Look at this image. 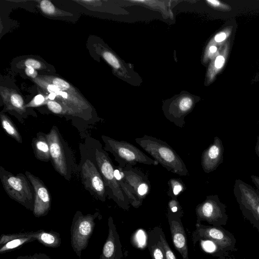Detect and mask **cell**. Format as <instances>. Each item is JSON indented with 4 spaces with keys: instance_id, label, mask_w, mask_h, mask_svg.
Here are the masks:
<instances>
[{
    "instance_id": "836d02e7",
    "label": "cell",
    "mask_w": 259,
    "mask_h": 259,
    "mask_svg": "<svg viewBox=\"0 0 259 259\" xmlns=\"http://www.w3.org/2000/svg\"><path fill=\"white\" fill-rule=\"evenodd\" d=\"M48 256L44 254H35L32 256H19L18 259H46Z\"/></svg>"
},
{
    "instance_id": "f546056e",
    "label": "cell",
    "mask_w": 259,
    "mask_h": 259,
    "mask_svg": "<svg viewBox=\"0 0 259 259\" xmlns=\"http://www.w3.org/2000/svg\"><path fill=\"white\" fill-rule=\"evenodd\" d=\"M160 237L161 243L163 245V248L165 252L166 259H177L173 252L169 248L165 238L162 235H161Z\"/></svg>"
},
{
    "instance_id": "5bb4252c",
    "label": "cell",
    "mask_w": 259,
    "mask_h": 259,
    "mask_svg": "<svg viewBox=\"0 0 259 259\" xmlns=\"http://www.w3.org/2000/svg\"><path fill=\"white\" fill-rule=\"evenodd\" d=\"M34 232L2 234L0 238V253L11 251L23 244L35 240Z\"/></svg>"
},
{
    "instance_id": "7bdbcfd3",
    "label": "cell",
    "mask_w": 259,
    "mask_h": 259,
    "mask_svg": "<svg viewBox=\"0 0 259 259\" xmlns=\"http://www.w3.org/2000/svg\"><path fill=\"white\" fill-rule=\"evenodd\" d=\"M228 259H235V258H229Z\"/></svg>"
},
{
    "instance_id": "e0dca14e",
    "label": "cell",
    "mask_w": 259,
    "mask_h": 259,
    "mask_svg": "<svg viewBox=\"0 0 259 259\" xmlns=\"http://www.w3.org/2000/svg\"><path fill=\"white\" fill-rule=\"evenodd\" d=\"M32 146L35 156L38 159L44 161L51 160L50 146L46 134L38 133L32 140Z\"/></svg>"
},
{
    "instance_id": "44dd1931",
    "label": "cell",
    "mask_w": 259,
    "mask_h": 259,
    "mask_svg": "<svg viewBox=\"0 0 259 259\" xmlns=\"http://www.w3.org/2000/svg\"><path fill=\"white\" fill-rule=\"evenodd\" d=\"M40 77L56 85L61 91L66 92L79 98H82L81 95L78 93L77 91L72 85L61 78L48 76H40Z\"/></svg>"
},
{
    "instance_id": "277c9868",
    "label": "cell",
    "mask_w": 259,
    "mask_h": 259,
    "mask_svg": "<svg viewBox=\"0 0 259 259\" xmlns=\"http://www.w3.org/2000/svg\"><path fill=\"white\" fill-rule=\"evenodd\" d=\"M0 178L9 196L32 210L34 196L26 178L21 174L14 176L2 166L0 167Z\"/></svg>"
},
{
    "instance_id": "4316f807",
    "label": "cell",
    "mask_w": 259,
    "mask_h": 259,
    "mask_svg": "<svg viewBox=\"0 0 259 259\" xmlns=\"http://www.w3.org/2000/svg\"><path fill=\"white\" fill-rule=\"evenodd\" d=\"M104 59L113 68L118 69L120 67V63L117 58L109 52H104L103 53Z\"/></svg>"
},
{
    "instance_id": "ba28073f",
    "label": "cell",
    "mask_w": 259,
    "mask_h": 259,
    "mask_svg": "<svg viewBox=\"0 0 259 259\" xmlns=\"http://www.w3.org/2000/svg\"><path fill=\"white\" fill-rule=\"evenodd\" d=\"M46 136L50 146L51 160L55 169L61 175L68 179L69 167L67 153L57 127L53 126Z\"/></svg>"
},
{
    "instance_id": "d590c367",
    "label": "cell",
    "mask_w": 259,
    "mask_h": 259,
    "mask_svg": "<svg viewBox=\"0 0 259 259\" xmlns=\"http://www.w3.org/2000/svg\"><path fill=\"white\" fill-rule=\"evenodd\" d=\"M25 71L27 76L32 77L33 79H35L37 77V72L35 69L26 68Z\"/></svg>"
},
{
    "instance_id": "3957f363",
    "label": "cell",
    "mask_w": 259,
    "mask_h": 259,
    "mask_svg": "<svg viewBox=\"0 0 259 259\" xmlns=\"http://www.w3.org/2000/svg\"><path fill=\"white\" fill-rule=\"evenodd\" d=\"M233 193L243 215L259 231V191L240 179H236Z\"/></svg>"
},
{
    "instance_id": "7c38bea8",
    "label": "cell",
    "mask_w": 259,
    "mask_h": 259,
    "mask_svg": "<svg viewBox=\"0 0 259 259\" xmlns=\"http://www.w3.org/2000/svg\"><path fill=\"white\" fill-rule=\"evenodd\" d=\"M199 233L201 237L213 242L222 251L235 250V237L221 227L204 226L199 229Z\"/></svg>"
},
{
    "instance_id": "ffe728a7",
    "label": "cell",
    "mask_w": 259,
    "mask_h": 259,
    "mask_svg": "<svg viewBox=\"0 0 259 259\" xmlns=\"http://www.w3.org/2000/svg\"><path fill=\"white\" fill-rule=\"evenodd\" d=\"M34 236L36 240L47 247H58L61 243L59 234L55 232L38 230L34 232Z\"/></svg>"
},
{
    "instance_id": "ab89813d",
    "label": "cell",
    "mask_w": 259,
    "mask_h": 259,
    "mask_svg": "<svg viewBox=\"0 0 259 259\" xmlns=\"http://www.w3.org/2000/svg\"><path fill=\"white\" fill-rule=\"evenodd\" d=\"M207 2L215 7L219 6L220 5V2L218 1H207Z\"/></svg>"
},
{
    "instance_id": "603a6c76",
    "label": "cell",
    "mask_w": 259,
    "mask_h": 259,
    "mask_svg": "<svg viewBox=\"0 0 259 259\" xmlns=\"http://www.w3.org/2000/svg\"><path fill=\"white\" fill-rule=\"evenodd\" d=\"M1 121L2 127L8 135L19 143H22L21 135L10 119L6 115L1 114Z\"/></svg>"
},
{
    "instance_id": "6da1fadb",
    "label": "cell",
    "mask_w": 259,
    "mask_h": 259,
    "mask_svg": "<svg viewBox=\"0 0 259 259\" xmlns=\"http://www.w3.org/2000/svg\"><path fill=\"white\" fill-rule=\"evenodd\" d=\"M135 141L167 170L181 176H186L189 174L188 170L180 156L165 141L146 135L136 138Z\"/></svg>"
},
{
    "instance_id": "f1b7e54d",
    "label": "cell",
    "mask_w": 259,
    "mask_h": 259,
    "mask_svg": "<svg viewBox=\"0 0 259 259\" xmlns=\"http://www.w3.org/2000/svg\"><path fill=\"white\" fill-rule=\"evenodd\" d=\"M151 254L153 259H166L163 248L161 247L157 244L152 246Z\"/></svg>"
},
{
    "instance_id": "b9f144b4",
    "label": "cell",
    "mask_w": 259,
    "mask_h": 259,
    "mask_svg": "<svg viewBox=\"0 0 259 259\" xmlns=\"http://www.w3.org/2000/svg\"><path fill=\"white\" fill-rule=\"evenodd\" d=\"M217 47H215V46H211V47L209 48V51H210V52H211V53H214V52H216V51H217Z\"/></svg>"
},
{
    "instance_id": "83f0119b",
    "label": "cell",
    "mask_w": 259,
    "mask_h": 259,
    "mask_svg": "<svg viewBox=\"0 0 259 259\" xmlns=\"http://www.w3.org/2000/svg\"><path fill=\"white\" fill-rule=\"evenodd\" d=\"M47 100L44 96L41 94H38L35 96L34 98L27 104L25 105L26 107H35L46 104Z\"/></svg>"
},
{
    "instance_id": "f35d334b",
    "label": "cell",
    "mask_w": 259,
    "mask_h": 259,
    "mask_svg": "<svg viewBox=\"0 0 259 259\" xmlns=\"http://www.w3.org/2000/svg\"><path fill=\"white\" fill-rule=\"evenodd\" d=\"M255 152L257 156L259 157V135L255 146Z\"/></svg>"
},
{
    "instance_id": "cb8c5ba5",
    "label": "cell",
    "mask_w": 259,
    "mask_h": 259,
    "mask_svg": "<svg viewBox=\"0 0 259 259\" xmlns=\"http://www.w3.org/2000/svg\"><path fill=\"white\" fill-rule=\"evenodd\" d=\"M168 184L169 189L167 194L171 198L177 199V196L186 189L184 184L180 179H171Z\"/></svg>"
},
{
    "instance_id": "8fae6325",
    "label": "cell",
    "mask_w": 259,
    "mask_h": 259,
    "mask_svg": "<svg viewBox=\"0 0 259 259\" xmlns=\"http://www.w3.org/2000/svg\"><path fill=\"white\" fill-rule=\"evenodd\" d=\"M120 168L125 181L132 188L137 197L142 202L151 190L147 176L131 165H127L123 168Z\"/></svg>"
},
{
    "instance_id": "1f68e13d",
    "label": "cell",
    "mask_w": 259,
    "mask_h": 259,
    "mask_svg": "<svg viewBox=\"0 0 259 259\" xmlns=\"http://www.w3.org/2000/svg\"><path fill=\"white\" fill-rule=\"evenodd\" d=\"M201 245L204 250L207 252H212L215 250L217 247L219 248L215 244L210 240L202 241Z\"/></svg>"
},
{
    "instance_id": "52a82bcc",
    "label": "cell",
    "mask_w": 259,
    "mask_h": 259,
    "mask_svg": "<svg viewBox=\"0 0 259 259\" xmlns=\"http://www.w3.org/2000/svg\"><path fill=\"white\" fill-rule=\"evenodd\" d=\"M196 212L199 219L215 227H221L227 223L226 205L220 201L218 195L207 196L205 200L197 205Z\"/></svg>"
},
{
    "instance_id": "74e56055",
    "label": "cell",
    "mask_w": 259,
    "mask_h": 259,
    "mask_svg": "<svg viewBox=\"0 0 259 259\" xmlns=\"http://www.w3.org/2000/svg\"><path fill=\"white\" fill-rule=\"evenodd\" d=\"M252 182L255 185L257 190L259 191V177L255 175L250 176Z\"/></svg>"
},
{
    "instance_id": "7a4b0ae2",
    "label": "cell",
    "mask_w": 259,
    "mask_h": 259,
    "mask_svg": "<svg viewBox=\"0 0 259 259\" xmlns=\"http://www.w3.org/2000/svg\"><path fill=\"white\" fill-rule=\"evenodd\" d=\"M102 138L105 144V150L113 155L119 163L118 166L121 168L127 165L134 166L138 163L153 165L159 164L129 142L118 141L104 135Z\"/></svg>"
},
{
    "instance_id": "9c48e42d",
    "label": "cell",
    "mask_w": 259,
    "mask_h": 259,
    "mask_svg": "<svg viewBox=\"0 0 259 259\" xmlns=\"http://www.w3.org/2000/svg\"><path fill=\"white\" fill-rule=\"evenodd\" d=\"M25 175L34 190V204L32 212L36 217L46 215L51 207L49 192L42 182L29 171Z\"/></svg>"
},
{
    "instance_id": "5b68a950",
    "label": "cell",
    "mask_w": 259,
    "mask_h": 259,
    "mask_svg": "<svg viewBox=\"0 0 259 259\" xmlns=\"http://www.w3.org/2000/svg\"><path fill=\"white\" fill-rule=\"evenodd\" d=\"M96 214L83 215L77 211L73 218L70 229L71 245L79 259H81V252L87 248L94 232Z\"/></svg>"
},
{
    "instance_id": "e575fe53",
    "label": "cell",
    "mask_w": 259,
    "mask_h": 259,
    "mask_svg": "<svg viewBox=\"0 0 259 259\" xmlns=\"http://www.w3.org/2000/svg\"><path fill=\"white\" fill-rule=\"evenodd\" d=\"M225 59L222 56H219L217 57L214 62L215 67L218 68H221L224 65Z\"/></svg>"
},
{
    "instance_id": "ee69618b",
    "label": "cell",
    "mask_w": 259,
    "mask_h": 259,
    "mask_svg": "<svg viewBox=\"0 0 259 259\" xmlns=\"http://www.w3.org/2000/svg\"><path fill=\"white\" fill-rule=\"evenodd\" d=\"M46 259H49V257H48Z\"/></svg>"
},
{
    "instance_id": "4dcf8cb0",
    "label": "cell",
    "mask_w": 259,
    "mask_h": 259,
    "mask_svg": "<svg viewBox=\"0 0 259 259\" xmlns=\"http://www.w3.org/2000/svg\"><path fill=\"white\" fill-rule=\"evenodd\" d=\"M25 65L26 68H32L34 69H39L42 65L40 62L33 59H28L25 62Z\"/></svg>"
},
{
    "instance_id": "f6af8a7d",
    "label": "cell",
    "mask_w": 259,
    "mask_h": 259,
    "mask_svg": "<svg viewBox=\"0 0 259 259\" xmlns=\"http://www.w3.org/2000/svg\"><path fill=\"white\" fill-rule=\"evenodd\" d=\"M16 259H18V258H16Z\"/></svg>"
},
{
    "instance_id": "7402d4cb",
    "label": "cell",
    "mask_w": 259,
    "mask_h": 259,
    "mask_svg": "<svg viewBox=\"0 0 259 259\" xmlns=\"http://www.w3.org/2000/svg\"><path fill=\"white\" fill-rule=\"evenodd\" d=\"M46 105L48 109L55 114L74 116L81 115L76 111L64 106L60 102L55 100H47Z\"/></svg>"
},
{
    "instance_id": "d6a6232c",
    "label": "cell",
    "mask_w": 259,
    "mask_h": 259,
    "mask_svg": "<svg viewBox=\"0 0 259 259\" xmlns=\"http://www.w3.org/2000/svg\"><path fill=\"white\" fill-rule=\"evenodd\" d=\"M168 205L170 210L173 212H176L178 211L180 205L177 199L171 198L169 201Z\"/></svg>"
},
{
    "instance_id": "d4e9b609",
    "label": "cell",
    "mask_w": 259,
    "mask_h": 259,
    "mask_svg": "<svg viewBox=\"0 0 259 259\" xmlns=\"http://www.w3.org/2000/svg\"><path fill=\"white\" fill-rule=\"evenodd\" d=\"M40 8L45 14L48 15H55L60 14L58 13L57 9L54 5L48 0L41 1L40 2Z\"/></svg>"
},
{
    "instance_id": "8992f818",
    "label": "cell",
    "mask_w": 259,
    "mask_h": 259,
    "mask_svg": "<svg viewBox=\"0 0 259 259\" xmlns=\"http://www.w3.org/2000/svg\"><path fill=\"white\" fill-rule=\"evenodd\" d=\"M95 159L105 186L110 190L112 198L119 206L126 207L128 201L115 176L116 166H114L108 154L102 149H96Z\"/></svg>"
},
{
    "instance_id": "30bf717a",
    "label": "cell",
    "mask_w": 259,
    "mask_h": 259,
    "mask_svg": "<svg viewBox=\"0 0 259 259\" xmlns=\"http://www.w3.org/2000/svg\"><path fill=\"white\" fill-rule=\"evenodd\" d=\"M82 179L86 188L93 192L101 200L106 199L105 185L103 177L90 159H87L82 166Z\"/></svg>"
},
{
    "instance_id": "8d00e7d4",
    "label": "cell",
    "mask_w": 259,
    "mask_h": 259,
    "mask_svg": "<svg viewBox=\"0 0 259 259\" xmlns=\"http://www.w3.org/2000/svg\"><path fill=\"white\" fill-rule=\"evenodd\" d=\"M226 34L224 32H221L217 34L214 37V40L217 42H221L225 39Z\"/></svg>"
},
{
    "instance_id": "ac0fdd59",
    "label": "cell",
    "mask_w": 259,
    "mask_h": 259,
    "mask_svg": "<svg viewBox=\"0 0 259 259\" xmlns=\"http://www.w3.org/2000/svg\"><path fill=\"white\" fill-rule=\"evenodd\" d=\"M112 218L109 219V233L100 259H114L116 251V237Z\"/></svg>"
},
{
    "instance_id": "d6986e66",
    "label": "cell",
    "mask_w": 259,
    "mask_h": 259,
    "mask_svg": "<svg viewBox=\"0 0 259 259\" xmlns=\"http://www.w3.org/2000/svg\"><path fill=\"white\" fill-rule=\"evenodd\" d=\"M114 174L120 188L128 202L134 207H138L139 206L142 202L137 197L132 188L125 181L121 169L119 166L115 167Z\"/></svg>"
},
{
    "instance_id": "4fadbf2b",
    "label": "cell",
    "mask_w": 259,
    "mask_h": 259,
    "mask_svg": "<svg viewBox=\"0 0 259 259\" xmlns=\"http://www.w3.org/2000/svg\"><path fill=\"white\" fill-rule=\"evenodd\" d=\"M224 148L223 142L217 136L201 154V165L203 171L210 173L215 170L223 163Z\"/></svg>"
},
{
    "instance_id": "484cf974",
    "label": "cell",
    "mask_w": 259,
    "mask_h": 259,
    "mask_svg": "<svg viewBox=\"0 0 259 259\" xmlns=\"http://www.w3.org/2000/svg\"><path fill=\"white\" fill-rule=\"evenodd\" d=\"M136 245L139 248H143L146 244L147 235L142 230H138L133 238Z\"/></svg>"
},
{
    "instance_id": "2e32d148",
    "label": "cell",
    "mask_w": 259,
    "mask_h": 259,
    "mask_svg": "<svg viewBox=\"0 0 259 259\" xmlns=\"http://www.w3.org/2000/svg\"><path fill=\"white\" fill-rule=\"evenodd\" d=\"M1 96L8 110L22 113L25 111V105L22 96L13 90L1 88Z\"/></svg>"
},
{
    "instance_id": "9a60e30c",
    "label": "cell",
    "mask_w": 259,
    "mask_h": 259,
    "mask_svg": "<svg viewBox=\"0 0 259 259\" xmlns=\"http://www.w3.org/2000/svg\"><path fill=\"white\" fill-rule=\"evenodd\" d=\"M170 231L175 248L183 259H189L186 234L183 227L177 221L173 220L170 224Z\"/></svg>"
},
{
    "instance_id": "60d3db41",
    "label": "cell",
    "mask_w": 259,
    "mask_h": 259,
    "mask_svg": "<svg viewBox=\"0 0 259 259\" xmlns=\"http://www.w3.org/2000/svg\"><path fill=\"white\" fill-rule=\"evenodd\" d=\"M47 98L50 100H54L56 98V95L54 93H51L47 96Z\"/></svg>"
}]
</instances>
